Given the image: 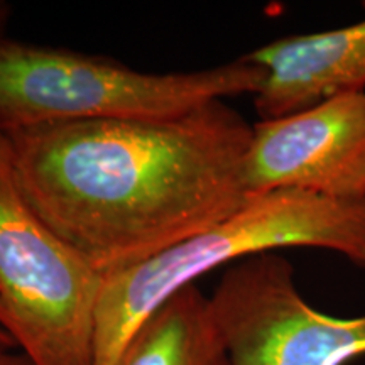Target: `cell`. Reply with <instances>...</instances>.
I'll return each instance as SVG.
<instances>
[{"mask_svg":"<svg viewBox=\"0 0 365 365\" xmlns=\"http://www.w3.org/2000/svg\"><path fill=\"white\" fill-rule=\"evenodd\" d=\"M252 130L225 100H213L176 117L58 122L4 134L26 202L105 276L244 207Z\"/></svg>","mask_w":365,"mask_h":365,"instance_id":"6da1fadb","label":"cell"},{"mask_svg":"<svg viewBox=\"0 0 365 365\" xmlns=\"http://www.w3.org/2000/svg\"><path fill=\"white\" fill-rule=\"evenodd\" d=\"M293 247L331 250L365 269V198L339 200L301 190L250 195L234 215L203 234L134 267L105 274L95 365H115L137 328L205 274Z\"/></svg>","mask_w":365,"mask_h":365,"instance_id":"7a4b0ae2","label":"cell"},{"mask_svg":"<svg viewBox=\"0 0 365 365\" xmlns=\"http://www.w3.org/2000/svg\"><path fill=\"white\" fill-rule=\"evenodd\" d=\"M242 56L190 73H143L115 59L0 36V130L86 120L166 118L261 88Z\"/></svg>","mask_w":365,"mask_h":365,"instance_id":"3957f363","label":"cell"},{"mask_svg":"<svg viewBox=\"0 0 365 365\" xmlns=\"http://www.w3.org/2000/svg\"><path fill=\"white\" fill-rule=\"evenodd\" d=\"M102 286L26 202L0 130V327L33 365H95Z\"/></svg>","mask_w":365,"mask_h":365,"instance_id":"277c9868","label":"cell"},{"mask_svg":"<svg viewBox=\"0 0 365 365\" xmlns=\"http://www.w3.org/2000/svg\"><path fill=\"white\" fill-rule=\"evenodd\" d=\"M208 299L230 365H346L365 355V314L319 313L277 252L228 266Z\"/></svg>","mask_w":365,"mask_h":365,"instance_id":"5b68a950","label":"cell"},{"mask_svg":"<svg viewBox=\"0 0 365 365\" xmlns=\"http://www.w3.org/2000/svg\"><path fill=\"white\" fill-rule=\"evenodd\" d=\"M249 195L301 190L365 198V91L254 124L245 161Z\"/></svg>","mask_w":365,"mask_h":365,"instance_id":"8992f818","label":"cell"},{"mask_svg":"<svg viewBox=\"0 0 365 365\" xmlns=\"http://www.w3.org/2000/svg\"><path fill=\"white\" fill-rule=\"evenodd\" d=\"M264 70L254 105L261 120L293 115L333 97L365 91V19L293 34L245 54Z\"/></svg>","mask_w":365,"mask_h":365,"instance_id":"52a82bcc","label":"cell"},{"mask_svg":"<svg viewBox=\"0 0 365 365\" xmlns=\"http://www.w3.org/2000/svg\"><path fill=\"white\" fill-rule=\"evenodd\" d=\"M115 365H230L208 296L196 284L171 296L137 328Z\"/></svg>","mask_w":365,"mask_h":365,"instance_id":"ba28073f","label":"cell"},{"mask_svg":"<svg viewBox=\"0 0 365 365\" xmlns=\"http://www.w3.org/2000/svg\"><path fill=\"white\" fill-rule=\"evenodd\" d=\"M0 365H33L24 355H17L12 352H4L0 350Z\"/></svg>","mask_w":365,"mask_h":365,"instance_id":"9c48e42d","label":"cell"},{"mask_svg":"<svg viewBox=\"0 0 365 365\" xmlns=\"http://www.w3.org/2000/svg\"><path fill=\"white\" fill-rule=\"evenodd\" d=\"M11 14H12V7L9 6L7 2L0 0V34L4 33L6 29L9 19H11Z\"/></svg>","mask_w":365,"mask_h":365,"instance_id":"30bf717a","label":"cell"},{"mask_svg":"<svg viewBox=\"0 0 365 365\" xmlns=\"http://www.w3.org/2000/svg\"><path fill=\"white\" fill-rule=\"evenodd\" d=\"M16 341L12 340V336L9 335V333L4 330L2 327H0V350H4V352H11L12 349H16Z\"/></svg>","mask_w":365,"mask_h":365,"instance_id":"8fae6325","label":"cell"}]
</instances>
